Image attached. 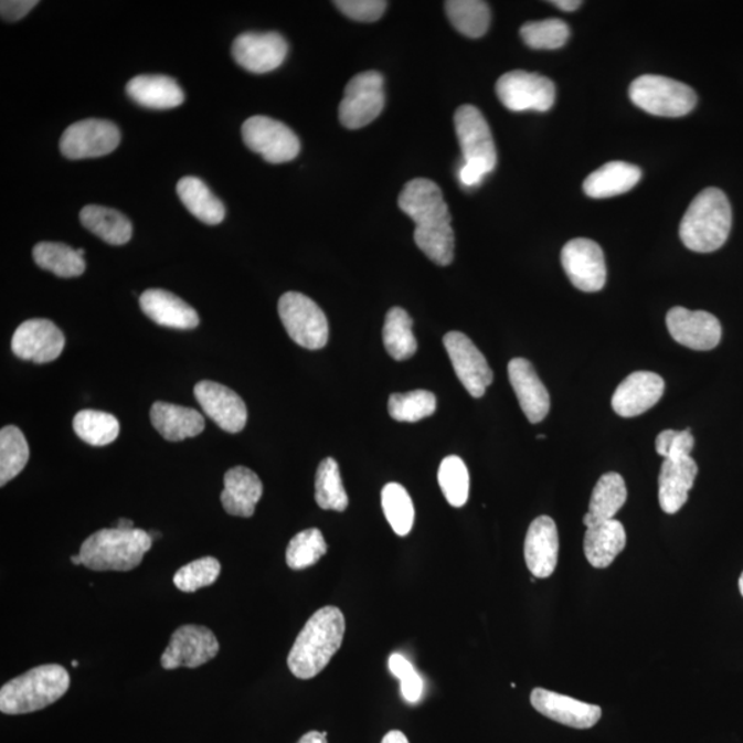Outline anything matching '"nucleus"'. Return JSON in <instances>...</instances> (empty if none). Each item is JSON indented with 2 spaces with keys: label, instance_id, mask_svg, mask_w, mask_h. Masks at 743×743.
I'll list each match as a JSON object with an SVG mask.
<instances>
[{
  "label": "nucleus",
  "instance_id": "obj_33",
  "mask_svg": "<svg viewBox=\"0 0 743 743\" xmlns=\"http://www.w3.org/2000/svg\"><path fill=\"white\" fill-rule=\"evenodd\" d=\"M82 225L110 245H125L132 236L131 222L108 206L86 205L81 211Z\"/></svg>",
  "mask_w": 743,
  "mask_h": 743
},
{
  "label": "nucleus",
  "instance_id": "obj_39",
  "mask_svg": "<svg viewBox=\"0 0 743 743\" xmlns=\"http://www.w3.org/2000/svg\"><path fill=\"white\" fill-rule=\"evenodd\" d=\"M30 460V446L24 434L15 426H6L0 432V485L14 479Z\"/></svg>",
  "mask_w": 743,
  "mask_h": 743
},
{
  "label": "nucleus",
  "instance_id": "obj_43",
  "mask_svg": "<svg viewBox=\"0 0 743 743\" xmlns=\"http://www.w3.org/2000/svg\"><path fill=\"white\" fill-rule=\"evenodd\" d=\"M327 551L328 545L320 530L307 529L289 541L285 558L289 569L304 570L320 561Z\"/></svg>",
  "mask_w": 743,
  "mask_h": 743
},
{
  "label": "nucleus",
  "instance_id": "obj_49",
  "mask_svg": "<svg viewBox=\"0 0 743 743\" xmlns=\"http://www.w3.org/2000/svg\"><path fill=\"white\" fill-rule=\"evenodd\" d=\"M36 4V0H3L0 3V13L4 21H17L30 13Z\"/></svg>",
  "mask_w": 743,
  "mask_h": 743
},
{
  "label": "nucleus",
  "instance_id": "obj_5",
  "mask_svg": "<svg viewBox=\"0 0 743 743\" xmlns=\"http://www.w3.org/2000/svg\"><path fill=\"white\" fill-rule=\"evenodd\" d=\"M71 684L68 670L50 664L28 670L0 690V711L4 714H25L52 705L65 696Z\"/></svg>",
  "mask_w": 743,
  "mask_h": 743
},
{
  "label": "nucleus",
  "instance_id": "obj_58",
  "mask_svg": "<svg viewBox=\"0 0 743 743\" xmlns=\"http://www.w3.org/2000/svg\"><path fill=\"white\" fill-rule=\"evenodd\" d=\"M538 439H545V435H539Z\"/></svg>",
  "mask_w": 743,
  "mask_h": 743
},
{
  "label": "nucleus",
  "instance_id": "obj_21",
  "mask_svg": "<svg viewBox=\"0 0 743 743\" xmlns=\"http://www.w3.org/2000/svg\"><path fill=\"white\" fill-rule=\"evenodd\" d=\"M665 382L654 372H635L618 385L613 395L614 412L622 417L644 415L662 399Z\"/></svg>",
  "mask_w": 743,
  "mask_h": 743
},
{
  "label": "nucleus",
  "instance_id": "obj_47",
  "mask_svg": "<svg viewBox=\"0 0 743 743\" xmlns=\"http://www.w3.org/2000/svg\"><path fill=\"white\" fill-rule=\"evenodd\" d=\"M694 444L696 441L690 428L683 429V432L665 429L656 439V450L665 459L678 460L681 457L691 456Z\"/></svg>",
  "mask_w": 743,
  "mask_h": 743
},
{
  "label": "nucleus",
  "instance_id": "obj_50",
  "mask_svg": "<svg viewBox=\"0 0 743 743\" xmlns=\"http://www.w3.org/2000/svg\"><path fill=\"white\" fill-rule=\"evenodd\" d=\"M485 176V172L478 169V167L467 164L463 161L459 169V181L463 187L468 189L479 187L480 183H482Z\"/></svg>",
  "mask_w": 743,
  "mask_h": 743
},
{
  "label": "nucleus",
  "instance_id": "obj_14",
  "mask_svg": "<svg viewBox=\"0 0 743 743\" xmlns=\"http://www.w3.org/2000/svg\"><path fill=\"white\" fill-rule=\"evenodd\" d=\"M217 652L220 644L211 629L183 625L172 634L170 645L161 656V667L167 670L198 668L215 658Z\"/></svg>",
  "mask_w": 743,
  "mask_h": 743
},
{
  "label": "nucleus",
  "instance_id": "obj_42",
  "mask_svg": "<svg viewBox=\"0 0 743 743\" xmlns=\"http://www.w3.org/2000/svg\"><path fill=\"white\" fill-rule=\"evenodd\" d=\"M438 482L446 501L452 507L466 506L469 496V474L466 463L459 456L445 457L441 463Z\"/></svg>",
  "mask_w": 743,
  "mask_h": 743
},
{
  "label": "nucleus",
  "instance_id": "obj_46",
  "mask_svg": "<svg viewBox=\"0 0 743 743\" xmlns=\"http://www.w3.org/2000/svg\"><path fill=\"white\" fill-rule=\"evenodd\" d=\"M391 673L401 680L402 697L406 702L417 703L423 696L424 684L421 676L404 656L395 652L389 659Z\"/></svg>",
  "mask_w": 743,
  "mask_h": 743
},
{
  "label": "nucleus",
  "instance_id": "obj_40",
  "mask_svg": "<svg viewBox=\"0 0 743 743\" xmlns=\"http://www.w3.org/2000/svg\"><path fill=\"white\" fill-rule=\"evenodd\" d=\"M382 507L390 527L401 538L411 533L415 522V506L410 493L400 484H388L382 490Z\"/></svg>",
  "mask_w": 743,
  "mask_h": 743
},
{
  "label": "nucleus",
  "instance_id": "obj_17",
  "mask_svg": "<svg viewBox=\"0 0 743 743\" xmlns=\"http://www.w3.org/2000/svg\"><path fill=\"white\" fill-rule=\"evenodd\" d=\"M234 61L253 74H267L283 65L288 43L277 32H247L233 42Z\"/></svg>",
  "mask_w": 743,
  "mask_h": 743
},
{
  "label": "nucleus",
  "instance_id": "obj_1",
  "mask_svg": "<svg viewBox=\"0 0 743 743\" xmlns=\"http://www.w3.org/2000/svg\"><path fill=\"white\" fill-rule=\"evenodd\" d=\"M402 212L415 222L413 233L417 247L439 266L455 258V232L450 226L449 206L437 183L416 178L406 183L400 194Z\"/></svg>",
  "mask_w": 743,
  "mask_h": 743
},
{
  "label": "nucleus",
  "instance_id": "obj_9",
  "mask_svg": "<svg viewBox=\"0 0 743 743\" xmlns=\"http://www.w3.org/2000/svg\"><path fill=\"white\" fill-rule=\"evenodd\" d=\"M497 97L512 112H546L555 104L554 83L532 72L511 71L496 83Z\"/></svg>",
  "mask_w": 743,
  "mask_h": 743
},
{
  "label": "nucleus",
  "instance_id": "obj_19",
  "mask_svg": "<svg viewBox=\"0 0 743 743\" xmlns=\"http://www.w3.org/2000/svg\"><path fill=\"white\" fill-rule=\"evenodd\" d=\"M194 396L205 415L231 434L243 432L248 412L242 396L226 385L203 380L195 384Z\"/></svg>",
  "mask_w": 743,
  "mask_h": 743
},
{
  "label": "nucleus",
  "instance_id": "obj_6",
  "mask_svg": "<svg viewBox=\"0 0 743 743\" xmlns=\"http://www.w3.org/2000/svg\"><path fill=\"white\" fill-rule=\"evenodd\" d=\"M629 98L647 114L661 117L689 115L697 105V94L684 83L659 75H644L633 82Z\"/></svg>",
  "mask_w": 743,
  "mask_h": 743
},
{
  "label": "nucleus",
  "instance_id": "obj_32",
  "mask_svg": "<svg viewBox=\"0 0 743 743\" xmlns=\"http://www.w3.org/2000/svg\"><path fill=\"white\" fill-rule=\"evenodd\" d=\"M177 193L190 214L198 217L199 221L206 223V225H220L225 220V205L199 178H182L178 182Z\"/></svg>",
  "mask_w": 743,
  "mask_h": 743
},
{
  "label": "nucleus",
  "instance_id": "obj_2",
  "mask_svg": "<svg viewBox=\"0 0 743 743\" xmlns=\"http://www.w3.org/2000/svg\"><path fill=\"white\" fill-rule=\"evenodd\" d=\"M344 630V616L338 607H322L312 614L290 649V672L298 679L316 678L342 646Z\"/></svg>",
  "mask_w": 743,
  "mask_h": 743
},
{
  "label": "nucleus",
  "instance_id": "obj_27",
  "mask_svg": "<svg viewBox=\"0 0 743 743\" xmlns=\"http://www.w3.org/2000/svg\"><path fill=\"white\" fill-rule=\"evenodd\" d=\"M150 422L161 437L171 443L198 437L205 428L204 417L200 412L160 401L155 402L150 410Z\"/></svg>",
  "mask_w": 743,
  "mask_h": 743
},
{
  "label": "nucleus",
  "instance_id": "obj_36",
  "mask_svg": "<svg viewBox=\"0 0 743 743\" xmlns=\"http://www.w3.org/2000/svg\"><path fill=\"white\" fill-rule=\"evenodd\" d=\"M445 9L452 25L461 35L477 39L488 32L491 20L488 3L479 0H449Z\"/></svg>",
  "mask_w": 743,
  "mask_h": 743
},
{
  "label": "nucleus",
  "instance_id": "obj_41",
  "mask_svg": "<svg viewBox=\"0 0 743 743\" xmlns=\"http://www.w3.org/2000/svg\"><path fill=\"white\" fill-rule=\"evenodd\" d=\"M435 411H437V396L427 390L393 394L389 400L390 416L396 422H421L433 416Z\"/></svg>",
  "mask_w": 743,
  "mask_h": 743
},
{
  "label": "nucleus",
  "instance_id": "obj_55",
  "mask_svg": "<svg viewBox=\"0 0 743 743\" xmlns=\"http://www.w3.org/2000/svg\"><path fill=\"white\" fill-rule=\"evenodd\" d=\"M71 562L76 564V566H77V564H83L81 555L72 556Z\"/></svg>",
  "mask_w": 743,
  "mask_h": 743
},
{
  "label": "nucleus",
  "instance_id": "obj_34",
  "mask_svg": "<svg viewBox=\"0 0 743 743\" xmlns=\"http://www.w3.org/2000/svg\"><path fill=\"white\" fill-rule=\"evenodd\" d=\"M32 255L39 267L59 277H77L86 270V262L77 250L63 243H39Z\"/></svg>",
  "mask_w": 743,
  "mask_h": 743
},
{
  "label": "nucleus",
  "instance_id": "obj_54",
  "mask_svg": "<svg viewBox=\"0 0 743 743\" xmlns=\"http://www.w3.org/2000/svg\"><path fill=\"white\" fill-rule=\"evenodd\" d=\"M116 529H121V530H132L136 529L134 528L132 521L130 519L121 518L119 521L115 523Z\"/></svg>",
  "mask_w": 743,
  "mask_h": 743
},
{
  "label": "nucleus",
  "instance_id": "obj_28",
  "mask_svg": "<svg viewBox=\"0 0 743 743\" xmlns=\"http://www.w3.org/2000/svg\"><path fill=\"white\" fill-rule=\"evenodd\" d=\"M126 92L134 103L149 109H172L185 100V94L177 81L164 75L134 77L127 83Z\"/></svg>",
  "mask_w": 743,
  "mask_h": 743
},
{
  "label": "nucleus",
  "instance_id": "obj_12",
  "mask_svg": "<svg viewBox=\"0 0 743 743\" xmlns=\"http://www.w3.org/2000/svg\"><path fill=\"white\" fill-rule=\"evenodd\" d=\"M120 131L114 123L86 119L71 125L61 137V153L70 160L100 158L119 147Z\"/></svg>",
  "mask_w": 743,
  "mask_h": 743
},
{
  "label": "nucleus",
  "instance_id": "obj_38",
  "mask_svg": "<svg viewBox=\"0 0 743 743\" xmlns=\"http://www.w3.org/2000/svg\"><path fill=\"white\" fill-rule=\"evenodd\" d=\"M74 429L86 444L106 446L119 437L120 424L110 413L85 410L75 416Z\"/></svg>",
  "mask_w": 743,
  "mask_h": 743
},
{
  "label": "nucleus",
  "instance_id": "obj_44",
  "mask_svg": "<svg viewBox=\"0 0 743 743\" xmlns=\"http://www.w3.org/2000/svg\"><path fill=\"white\" fill-rule=\"evenodd\" d=\"M521 36L530 49L555 50L563 47L569 41L570 28L559 19L532 21L522 25Z\"/></svg>",
  "mask_w": 743,
  "mask_h": 743
},
{
  "label": "nucleus",
  "instance_id": "obj_31",
  "mask_svg": "<svg viewBox=\"0 0 743 743\" xmlns=\"http://www.w3.org/2000/svg\"><path fill=\"white\" fill-rule=\"evenodd\" d=\"M627 499V485L622 475L617 473L603 475L592 490L588 512L585 513L583 521L586 529L612 521Z\"/></svg>",
  "mask_w": 743,
  "mask_h": 743
},
{
  "label": "nucleus",
  "instance_id": "obj_25",
  "mask_svg": "<svg viewBox=\"0 0 743 743\" xmlns=\"http://www.w3.org/2000/svg\"><path fill=\"white\" fill-rule=\"evenodd\" d=\"M139 306L145 316L161 327L194 329L200 322L198 311L169 290H145L139 298Z\"/></svg>",
  "mask_w": 743,
  "mask_h": 743
},
{
  "label": "nucleus",
  "instance_id": "obj_51",
  "mask_svg": "<svg viewBox=\"0 0 743 743\" xmlns=\"http://www.w3.org/2000/svg\"><path fill=\"white\" fill-rule=\"evenodd\" d=\"M298 743H328L327 733H318V731H310V733L301 736Z\"/></svg>",
  "mask_w": 743,
  "mask_h": 743
},
{
  "label": "nucleus",
  "instance_id": "obj_53",
  "mask_svg": "<svg viewBox=\"0 0 743 743\" xmlns=\"http://www.w3.org/2000/svg\"><path fill=\"white\" fill-rule=\"evenodd\" d=\"M382 743H410L404 733H401L399 730L390 731L385 734Z\"/></svg>",
  "mask_w": 743,
  "mask_h": 743
},
{
  "label": "nucleus",
  "instance_id": "obj_56",
  "mask_svg": "<svg viewBox=\"0 0 743 743\" xmlns=\"http://www.w3.org/2000/svg\"><path fill=\"white\" fill-rule=\"evenodd\" d=\"M740 591H741V595L743 596V573H742L741 579H740Z\"/></svg>",
  "mask_w": 743,
  "mask_h": 743
},
{
  "label": "nucleus",
  "instance_id": "obj_7",
  "mask_svg": "<svg viewBox=\"0 0 743 743\" xmlns=\"http://www.w3.org/2000/svg\"><path fill=\"white\" fill-rule=\"evenodd\" d=\"M278 315L285 331L307 350L326 348L329 338L327 316L309 296L287 293L279 298Z\"/></svg>",
  "mask_w": 743,
  "mask_h": 743
},
{
  "label": "nucleus",
  "instance_id": "obj_30",
  "mask_svg": "<svg viewBox=\"0 0 743 743\" xmlns=\"http://www.w3.org/2000/svg\"><path fill=\"white\" fill-rule=\"evenodd\" d=\"M641 178L639 167L625 161H611L592 172L584 181V192L592 199H608L629 192Z\"/></svg>",
  "mask_w": 743,
  "mask_h": 743
},
{
  "label": "nucleus",
  "instance_id": "obj_10",
  "mask_svg": "<svg viewBox=\"0 0 743 743\" xmlns=\"http://www.w3.org/2000/svg\"><path fill=\"white\" fill-rule=\"evenodd\" d=\"M383 76L376 71L362 72L348 83L339 106V119L346 128L357 130L376 119L384 108Z\"/></svg>",
  "mask_w": 743,
  "mask_h": 743
},
{
  "label": "nucleus",
  "instance_id": "obj_23",
  "mask_svg": "<svg viewBox=\"0 0 743 743\" xmlns=\"http://www.w3.org/2000/svg\"><path fill=\"white\" fill-rule=\"evenodd\" d=\"M559 556V534L554 519L535 518L524 540V561L535 579L554 574Z\"/></svg>",
  "mask_w": 743,
  "mask_h": 743
},
{
  "label": "nucleus",
  "instance_id": "obj_57",
  "mask_svg": "<svg viewBox=\"0 0 743 743\" xmlns=\"http://www.w3.org/2000/svg\"><path fill=\"white\" fill-rule=\"evenodd\" d=\"M72 665H74L75 668L79 667V662H77V661L72 662Z\"/></svg>",
  "mask_w": 743,
  "mask_h": 743
},
{
  "label": "nucleus",
  "instance_id": "obj_45",
  "mask_svg": "<svg viewBox=\"0 0 743 743\" xmlns=\"http://www.w3.org/2000/svg\"><path fill=\"white\" fill-rule=\"evenodd\" d=\"M221 574V563L217 559L205 556L181 567L174 575L178 590L193 594V592L215 583Z\"/></svg>",
  "mask_w": 743,
  "mask_h": 743
},
{
  "label": "nucleus",
  "instance_id": "obj_48",
  "mask_svg": "<svg viewBox=\"0 0 743 743\" xmlns=\"http://www.w3.org/2000/svg\"><path fill=\"white\" fill-rule=\"evenodd\" d=\"M335 6L349 19L360 22L378 21L388 9V2L382 0H339Z\"/></svg>",
  "mask_w": 743,
  "mask_h": 743
},
{
  "label": "nucleus",
  "instance_id": "obj_29",
  "mask_svg": "<svg viewBox=\"0 0 743 743\" xmlns=\"http://www.w3.org/2000/svg\"><path fill=\"white\" fill-rule=\"evenodd\" d=\"M627 545V533L617 519L586 529L584 552L591 566L606 569L611 566Z\"/></svg>",
  "mask_w": 743,
  "mask_h": 743
},
{
  "label": "nucleus",
  "instance_id": "obj_26",
  "mask_svg": "<svg viewBox=\"0 0 743 743\" xmlns=\"http://www.w3.org/2000/svg\"><path fill=\"white\" fill-rule=\"evenodd\" d=\"M221 501L223 510L233 517L251 518L264 495L258 475L247 467H233L223 479Z\"/></svg>",
  "mask_w": 743,
  "mask_h": 743
},
{
  "label": "nucleus",
  "instance_id": "obj_8",
  "mask_svg": "<svg viewBox=\"0 0 743 743\" xmlns=\"http://www.w3.org/2000/svg\"><path fill=\"white\" fill-rule=\"evenodd\" d=\"M244 144L272 164L288 163L298 158L300 141L284 123L267 116H253L242 128Z\"/></svg>",
  "mask_w": 743,
  "mask_h": 743
},
{
  "label": "nucleus",
  "instance_id": "obj_4",
  "mask_svg": "<svg viewBox=\"0 0 743 743\" xmlns=\"http://www.w3.org/2000/svg\"><path fill=\"white\" fill-rule=\"evenodd\" d=\"M152 535L141 529H103L81 546L83 566L94 572H130L152 549Z\"/></svg>",
  "mask_w": 743,
  "mask_h": 743
},
{
  "label": "nucleus",
  "instance_id": "obj_20",
  "mask_svg": "<svg viewBox=\"0 0 743 743\" xmlns=\"http://www.w3.org/2000/svg\"><path fill=\"white\" fill-rule=\"evenodd\" d=\"M530 702L543 717L572 729H592L602 718L601 707L545 689H534Z\"/></svg>",
  "mask_w": 743,
  "mask_h": 743
},
{
  "label": "nucleus",
  "instance_id": "obj_37",
  "mask_svg": "<svg viewBox=\"0 0 743 743\" xmlns=\"http://www.w3.org/2000/svg\"><path fill=\"white\" fill-rule=\"evenodd\" d=\"M316 501L322 510L343 512L349 506L342 477L332 457L322 460L316 475Z\"/></svg>",
  "mask_w": 743,
  "mask_h": 743
},
{
  "label": "nucleus",
  "instance_id": "obj_11",
  "mask_svg": "<svg viewBox=\"0 0 743 743\" xmlns=\"http://www.w3.org/2000/svg\"><path fill=\"white\" fill-rule=\"evenodd\" d=\"M455 127L463 161L478 167L486 176L496 169L497 152L490 127L478 108L463 105L456 110Z\"/></svg>",
  "mask_w": 743,
  "mask_h": 743
},
{
  "label": "nucleus",
  "instance_id": "obj_15",
  "mask_svg": "<svg viewBox=\"0 0 743 743\" xmlns=\"http://www.w3.org/2000/svg\"><path fill=\"white\" fill-rule=\"evenodd\" d=\"M444 344L450 357L456 376L465 385L469 395L474 399L484 396L486 389L493 383V372H491L485 355L480 353L473 340L461 332L446 333Z\"/></svg>",
  "mask_w": 743,
  "mask_h": 743
},
{
  "label": "nucleus",
  "instance_id": "obj_52",
  "mask_svg": "<svg viewBox=\"0 0 743 743\" xmlns=\"http://www.w3.org/2000/svg\"><path fill=\"white\" fill-rule=\"evenodd\" d=\"M552 4H555L558 9H561L563 11H574L577 10L581 6L580 0H554V2H551Z\"/></svg>",
  "mask_w": 743,
  "mask_h": 743
},
{
  "label": "nucleus",
  "instance_id": "obj_22",
  "mask_svg": "<svg viewBox=\"0 0 743 743\" xmlns=\"http://www.w3.org/2000/svg\"><path fill=\"white\" fill-rule=\"evenodd\" d=\"M508 378L528 421L543 422L550 413L551 399L534 367L528 360L513 359L508 364Z\"/></svg>",
  "mask_w": 743,
  "mask_h": 743
},
{
  "label": "nucleus",
  "instance_id": "obj_24",
  "mask_svg": "<svg viewBox=\"0 0 743 743\" xmlns=\"http://www.w3.org/2000/svg\"><path fill=\"white\" fill-rule=\"evenodd\" d=\"M698 466L691 456L678 460L665 459L658 477V501L665 513L673 516L689 500Z\"/></svg>",
  "mask_w": 743,
  "mask_h": 743
},
{
  "label": "nucleus",
  "instance_id": "obj_16",
  "mask_svg": "<svg viewBox=\"0 0 743 743\" xmlns=\"http://www.w3.org/2000/svg\"><path fill=\"white\" fill-rule=\"evenodd\" d=\"M65 348L64 333L53 321L32 318L15 329L11 349L19 359L35 364L57 360Z\"/></svg>",
  "mask_w": 743,
  "mask_h": 743
},
{
  "label": "nucleus",
  "instance_id": "obj_18",
  "mask_svg": "<svg viewBox=\"0 0 743 743\" xmlns=\"http://www.w3.org/2000/svg\"><path fill=\"white\" fill-rule=\"evenodd\" d=\"M667 327L676 342L691 350H712L722 339V323L708 311L673 307L668 311Z\"/></svg>",
  "mask_w": 743,
  "mask_h": 743
},
{
  "label": "nucleus",
  "instance_id": "obj_3",
  "mask_svg": "<svg viewBox=\"0 0 743 743\" xmlns=\"http://www.w3.org/2000/svg\"><path fill=\"white\" fill-rule=\"evenodd\" d=\"M733 211L722 190L708 188L691 201L680 222V238L694 253L722 248L730 236Z\"/></svg>",
  "mask_w": 743,
  "mask_h": 743
},
{
  "label": "nucleus",
  "instance_id": "obj_13",
  "mask_svg": "<svg viewBox=\"0 0 743 743\" xmlns=\"http://www.w3.org/2000/svg\"><path fill=\"white\" fill-rule=\"evenodd\" d=\"M564 272L575 288L597 293L606 285L607 269L601 245L590 238H574L561 254Z\"/></svg>",
  "mask_w": 743,
  "mask_h": 743
},
{
  "label": "nucleus",
  "instance_id": "obj_35",
  "mask_svg": "<svg viewBox=\"0 0 743 743\" xmlns=\"http://www.w3.org/2000/svg\"><path fill=\"white\" fill-rule=\"evenodd\" d=\"M413 321L407 311L393 307L385 316L383 342L388 353L396 361L410 360L416 354L417 342L412 331Z\"/></svg>",
  "mask_w": 743,
  "mask_h": 743
}]
</instances>
